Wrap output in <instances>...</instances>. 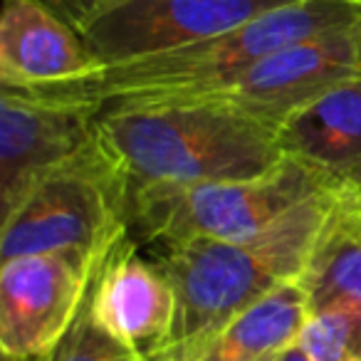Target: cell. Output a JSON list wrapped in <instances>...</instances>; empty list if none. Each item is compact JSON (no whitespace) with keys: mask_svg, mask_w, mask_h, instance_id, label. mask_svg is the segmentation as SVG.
Here are the masks:
<instances>
[{"mask_svg":"<svg viewBox=\"0 0 361 361\" xmlns=\"http://www.w3.org/2000/svg\"><path fill=\"white\" fill-rule=\"evenodd\" d=\"M297 0H111L77 23L102 67L173 50Z\"/></svg>","mask_w":361,"mask_h":361,"instance_id":"7","label":"cell"},{"mask_svg":"<svg viewBox=\"0 0 361 361\" xmlns=\"http://www.w3.org/2000/svg\"><path fill=\"white\" fill-rule=\"evenodd\" d=\"M55 8H62L65 20H70L72 25L82 23L85 18H90L92 13H97L99 8H104L111 0H50Z\"/></svg>","mask_w":361,"mask_h":361,"instance_id":"17","label":"cell"},{"mask_svg":"<svg viewBox=\"0 0 361 361\" xmlns=\"http://www.w3.org/2000/svg\"><path fill=\"white\" fill-rule=\"evenodd\" d=\"M265 361H277V356H270V359H265Z\"/></svg>","mask_w":361,"mask_h":361,"instance_id":"22","label":"cell"},{"mask_svg":"<svg viewBox=\"0 0 361 361\" xmlns=\"http://www.w3.org/2000/svg\"><path fill=\"white\" fill-rule=\"evenodd\" d=\"M6 361H50L52 356H42V359H8V356H3Z\"/></svg>","mask_w":361,"mask_h":361,"instance_id":"21","label":"cell"},{"mask_svg":"<svg viewBox=\"0 0 361 361\" xmlns=\"http://www.w3.org/2000/svg\"><path fill=\"white\" fill-rule=\"evenodd\" d=\"M351 35H354V47H356V62H359V77H361V11L356 16L354 25H351Z\"/></svg>","mask_w":361,"mask_h":361,"instance_id":"19","label":"cell"},{"mask_svg":"<svg viewBox=\"0 0 361 361\" xmlns=\"http://www.w3.org/2000/svg\"><path fill=\"white\" fill-rule=\"evenodd\" d=\"M310 319V297L300 280L280 285L206 336L171 344L186 361H262L297 346Z\"/></svg>","mask_w":361,"mask_h":361,"instance_id":"13","label":"cell"},{"mask_svg":"<svg viewBox=\"0 0 361 361\" xmlns=\"http://www.w3.org/2000/svg\"><path fill=\"white\" fill-rule=\"evenodd\" d=\"M131 183L99 136L42 171L3 211L0 257L80 250L99 260L129 231Z\"/></svg>","mask_w":361,"mask_h":361,"instance_id":"4","label":"cell"},{"mask_svg":"<svg viewBox=\"0 0 361 361\" xmlns=\"http://www.w3.org/2000/svg\"><path fill=\"white\" fill-rule=\"evenodd\" d=\"M97 136L131 186L257 178L285 161L272 126L186 102L106 109Z\"/></svg>","mask_w":361,"mask_h":361,"instance_id":"2","label":"cell"},{"mask_svg":"<svg viewBox=\"0 0 361 361\" xmlns=\"http://www.w3.org/2000/svg\"><path fill=\"white\" fill-rule=\"evenodd\" d=\"M136 356L139 354L126 349L121 341H116L111 334H106L92 319L85 302L80 317L75 319L72 329L65 334V339L60 341V346L55 349L50 361H131Z\"/></svg>","mask_w":361,"mask_h":361,"instance_id":"16","label":"cell"},{"mask_svg":"<svg viewBox=\"0 0 361 361\" xmlns=\"http://www.w3.org/2000/svg\"><path fill=\"white\" fill-rule=\"evenodd\" d=\"M361 0H297L218 35L102 67L90 80L50 87L102 111L154 104L208 90L272 52L339 27L354 25Z\"/></svg>","mask_w":361,"mask_h":361,"instance_id":"3","label":"cell"},{"mask_svg":"<svg viewBox=\"0 0 361 361\" xmlns=\"http://www.w3.org/2000/svg\"><path fill=\"white\" fill-rule=\"evenodd\" d=\"M102 109L60 90H3L0 94V198L3 211L35 176L97 139Z\"/></svg>","mask_w":361,"mask_h":361,"instance_id":"9","label":"cell"},{"mask_svg":"<svg viewBox=\"0 0 361 361\" xmlns=\"http://www.w3.org/2000/svg\"><path fill=\"white\" fill-rule=\"evenodd\" d=\"M146 361H186V359L180 356L178 349H173V346H166V349H161L159 354H154L151 359H146ZM262 361H265V359H262Z\"/></svg>","mask_w":361,"mask_h":361,"instance_id":"18","label":"cell"},{"mask_svg":"<svg viewBox=\"0 0 361 361\" xmlns=\"http://www.w3.org/2000/svg\"><path fill=\"white\" fill-rule=\"evenodd\" d=\"M131 361H146V359H141V356H136V359H131Z\"/></svg>","mask_w":361,"mask_h":361,"instance_id":"23","label":"cell"},{"mask_svg":"<svg viewBox=\"0 0 361 361\" xmlns=\"http://www.w3.org/2000/svg\"><path fill=\"white\" fill-rule=\"evenodd\" d=\"M102 65L70 20L42 0H6L0 18L3 90H50L90 80Z\"/></svg>","mask_w":361,"mask_h":361,"instance_id":"12","label":"cell"},{"mask_svg":"<svg viewBox=\"0 0 361 361\" xmlns=\"http://www.w3.org/2000/svg\"><path fill=\"white\" fill-rule=\"evenodd\" d=\"M339 203L334 193H319L243 240L154 247L156 265L176 292L171 344L211 334L267 292L300 280Z\"/></svg>","mask_w":361,"mask_h":361,"instance_id":"1","label":"cell"},{"mask_svg":"<svg viewBox=\"0 0 361 361\" xmlns=\"http://www.w3.org/2000/svg\"><path fill=\"white\" fill-rule=\"evenodd\" d=\"M300 282L310 314L334 305L361 307V208L339 203Z\"/></svg>","mask_w":361,"mask_h":361,"instance_id":"14","label":"cell"},{"mask_svg":"<svg viewBox=\"0 0 361 361\" xmlns=\"http://www.w3.org/2000/svg\"><path fill=\"white\" fill-rule=\"evenodd\" d=\"M85 302L92 319L141 359L171 344L176 292L156 260L141 255L129 231L97 260Z\"/></svg>","mask_w":361,"mask_h":361,"instance_id":"10","label":"cell"},{"mask_svg":"<svg viewBox=\"0 0 361 361\" xmlns=\"http://www.w3.org/2000/svg\"><path fill=\"white\" fill-rule=\"evenodd\" d=\"M354 77L359 62L349 25L282 47L216 87L166 102L216 106L277 131L295 111Z\"/></svg>","mask_w":361,"mask_h":361,"instance_id":"6","label":"cell"},{"mask_svg":"<svg viewBox=\"0 0 361 361\" xmlns=\"http://www.w3.org/2000/svg\"><path fill=\"white\" fill-rule=\"evenodd\" d=\"M97 257L80 250L23 255L0 267V349L8 359L52 356L85 305Z\"/></svg>","mask_w":361,"mask_h":361,"instance_id":"8","label":"cell"},{"mask_svg":"<svg viewBox=\"0 0 361 361\" xmlns=\"http://www.w3.org/2000/svg\"><path fill=\"white\" fill-rule=\"evenodd\" d=\"M295 159L341 203L361 208V77L331 87L277 129Z\"/></svg>","mask_w":361,"mask_h":361,"instance_id":"11","label":"cell"},{"mask_svg":"<svg viewBox=\"0 0 361 361\" xmlns=\"http://www.w3.org/2000/svg\"><path fill=\"white\" fill-rule=\"evenodd\" d=\"M297 346L307 361H361V307L334 305L310 314Z\"/></svg>","mask_w":361,"mask_h":361,"instance_id":"15","label":"cell"},{"mask_svg":"<svg viewBox=\"0 0 361 361\" xmlns=\"http://www.w3.org/2000/svg\"><path fill=\"white\" fill-rule=\"evenodd\" d=\"M319 193L329 191L290 156L257 178L144 183L131 186L129 231L151 247L191 240H243L267 231Z\"/></svg>","mask_w":361,"mask_h":361,"instance_id":"5","label":"cell"},{"mask_svg":"<svg viewBox=\"0 0 361 361\" xmlns=\"http://www.w3.org/2000/svg\"><path fill=\"white\" fill-rule=\"evenodd\" d=\"M277 361H307V356L300 351V346H292V349L282 351V354L277 356Z\"/></svg>","mask_w":361,"mask_h":361,"instance_id":"20","label":"cell"}]
</instances>
